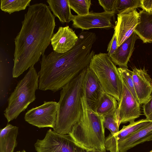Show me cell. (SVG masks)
I'll return each instance as SVG.
<instances>
[{
	"mask_svg": "<svg viewBox=\"0 0 152 152\" xmlns=\"http://www.w3.org/2000/svg\"><path fill=\"white\" fill-rule=\"evenodd\" d=\"M22 24L14 40L13 78L39 61L50 43L56 26L49 7L42 3L29 5Z\"/></svg>",
	"mask_w": 152,
	"mask_h": 152,
	"instance_id": "cell-1",
	"label": "cell"
},
{
	"mask_svg": "<svg viewBox=\"0 0 152 152\" xmlns=\"http://www.w3.org/2000/svg\"><path fill=\"white\" fill-rule=\"evenodd\" d=\"M152 140V121L118 142L112 152H127L136 145Z\"/></svg>",
	"mask_w": 152,
	"mask_h": 152,
	"instance_id": "cell-15",
	"label": "cell"
},
{
	"mask_svg": "<svg viewBox=\"0 0 152 152\" xmlns=\"http://www.w3.org/2000/svg\"><path fill=\"white\" fill-rule=\"evenodd\" d=\"M137 9H129L117 14V47H119L134 32L140 23Z\"/></svg>",
	"mask_w": 152,
	"mask_h": 152,
	"instance_id": "cell-12",
	"label": "cell"
},
{
	"mask_svg": "<svg viewBox=\"0 0 152 152\" xmlns=\"http://www.w3.org/2000/svg\"><path fill=\"white\" fill-rule=\"evenodd\" d=\"M78 39V36L69 26H60L54 34L50 43L53 51L58 53H64L72 49Z\"/></svg>",
	"mask_w": 152,
	"mask_h": 152,
	"instance_id": "cell-14",
	"label": "cell"
},
{
	"mask_svg": "<svg viewBox=\"0 0 152 152\" xmlns=\"http://www.w3.org/2000/svg\"><path fill=\"white\" fill-rule=\"evenodd\" d=\"M141 0H117L115 13L118 14L129 9L141 8Z\"/></svg>",
	"mask_w": 152,
	"mask_h": 152,
	"instance_id": "cell-25",
	"label": "cell"
},
{
	"mask_svg": "<svg viewBox=\"0 0 152 152\" xmlns=\"http://www.w3.org/2000/svg\"><path fill=\"white\" fill-rule=\"evenodd\" d=\"M151 122L146 118L131 123L127 126L124 125L122 129L114 135L110 134L105 138V145L106 151L112 152L119 142L132 134L150 124Z\"/></svg>",
	"mask_w": 152,
	"mask_h": 152,
	"instance_id": "cell-16",
	"label": "cell"
},
{
	"mask_svg": "<svg viewBox=\"0 0 152 152\" xmlns=\"http://www.w3.org/2000/svg\"><path fill=\"white\" fill-rule=\"evenodd\" d=\"M149 152H152V150L151 151H149Z\"/></svg>",
	"mask_w": 152,
	"mask_h": 152,
	"instance_id": "cell-32",
	"label": "cell"
},
{
	"mask_svg": "<svg viewBox=\"0 0 152 152\" xmlns=\"http://www.w3.org/2000/svg\"><path fill=\"white\" fill-rule=\"evenodd\" d=\"M144 114L146 119L152 121V95L143 106Z\"/></svg>",
	"mask_w": 152,
	"mask_h": 152,
	"instance_id": "cell-29",
	"label": "cell"
},
{
	"mask_svg": "<svg viewBox=\"0 0 152 152\" xmlns=\"http://www.w3.org/2000/svg\"><path fill=\"white\" fill-rule=\"evenodd\" d=\"M152 13V12H151Z\"/></svg>",
	"mask_w": 152,
	"mask_h": 152,
	"instance_id": "cell-33",
	"label": "cell"
},
{
	"mask_svg": "<svg viewBox=\"0 0 152 152\" xmlns=\"http://www.w3.org/2000/svg\"><path fill=\"white\" fill-rule=\"evenodd\" d=\"M133 80L137 100L140 104L149 99L152 93V79L144 67L133 69Z\"/></svg>",
	"mask_w": 152,
	"mask_h": 152,
	"instance_id": "cell-13",
	"label": "cell"
},
{
	"mask_svg": "<svg viewBox=\"0 0 152 152\" xmlns=\"http://www.w3.org/2000/svg\"><path fill=\"white\" fill-rule=\"evenodd\" d=\"M105 128L109 130L111 135L118 132L120 124L118 115L117 109L112 113L103 116Z\"/></svg>",
	"mask_w": 152,
	"mask_h": 152,
	"instance_id": "cell-23",
	"label": "cell"
},
{
	"mask_svg": "<svg viewBox=\"0 0 152 152\" xmlns=\"http://www.w3.org/2000/svg\"><path fill=\"white\" fill-rule=\"evenodd\" d=\"M118 69L123 81L133 95L137 99L133 80L132 71L127 68L119 67L118 68Z\"/></svg>",
	"mask_w": 152,
	"mask_h": 152,
	"instance_id": "cell-26",
	"label": "cell"
},
{
	"mask_svg": "<svg viewBox=\"0 0 152 152\" xmlns=\"http://www.w3.org/2000/svg\"><path fill=\"white\" fill-rule=\"evenodd\" d=\"M18 127L8 124L0 130V152H13L17 145Z\"/></svg>",
	"mask_w": 152,
	"mask_h": 152,
	"instance_id": "cell-18",
	"label": "cell"
},
{
	"mask_svg": "<svg viewBox=\"0 0 152 152\" xmlns=\"http://www.w3.org/2000/svg\"><path fill=\"white\" fill-rule=\"evenodd\" d=\"M118 107V102L115 98L105 92L95 112L99 115L103 116L115 111Z\"/></svg>",
	"mask_w": 152,
	"mask_h": 152,
	"instance_id": "cell-21",
	"label": "cell"
},
{
	"mask_svg": "<svg viewBox=\"0 0 152 152\" xmlns=\"http://www.w3.org/2000/svg\"><path fill=\"white\" fill-rule=\"evenodd\" d=\"M105 92L98 77L88 66L86 69L82 83V96L94 111Z\"/></svg>",
	"mask_w": 152,
	"mask_h": 152,
	"instance_id": "cell-10",
	"label": "cell"
},
{
	"mask_svg": "<svg viewBox=\"0 0 152 152\" xmlns=\"http://www.w3.org/2000/svg\"><path fill=\"white\" fill-rule=\"evenodd\" d=\"M86 69L64 86L60 91L57 120L53 128L58 133L69 134L73 126L83 115L82 85Z\"/></svg>",
	"mask_w": 152,
	"mask_h": 152,
	"instance_id": "cell-3",
	"label": "cell"
},
{
	"mask_svg": "<svg viewBox=\"0 0 152 152\" xmlns=\"http://www.w3.org/2000/svg\"><path fill=\"white\" fill-rule=\"evenodd\" d=\"M71 9L77 15L83 16L88 14L91 4L90 0H69Z\"/></svg>",
	"mask_w": 152,
	"mask_h": 152,
	"instance_id": "cell-24",
	"label": "cell"
},
{
	"mask_svg": "<svg viewBox=\"0 0 152 152\" xmlns=\"http://www.w3.org/2000/svg\"><path fill=\"white\" fill-rule=\"evenodd\" d=\"M115 12H89L83 16L74 15L72 27L76 29L89 30L92 28L109 29L114 27L112 18Z\"/></svg>",
	"mask_w": 152,
	"mask_h": 152,
	"instance_id": "cell-9",
	"label": "cell"
},
{
	"mask_svg": "<svg viewBox=\"0 0 152 152\" xmlns=\"http://www.w3.org/2000/svg\"><path fill=\"white\" fill-rule=\"evenodd\" d=\"M16 152H26V151L25 150H23L22 151H17Z\"/></svg>",
	"mask_w": 152,
	"mask_h": 152,
	"instance_id": "cell-31",
	"label": "cell"
},
{
	"mask_svg": "<svg viewBox=\"0 0 152 152\" xmlns=\"http://www.w3.org/2000/svg\"><path fill=\"white\" fill-rule=\"evenodd\" d=\"M123 92L117 108L120 125L128 122L131 123L134 121L135 119L138 118L142 115L140 104L123 80Z\"/></svg>",
	"mask_w": 152,
	"mask_h": 152,
	"instance_id": "cell-11",
	"label": "cell"
},
{
	"mask_svg": "<svg viewBox=\"0 0 152 152\" xmlns=\"http://www.w3.org/2000/svg\"><path fill=\"white\" fill-rule=\"evenodd\" d=\"M83 114L69 134L79 145L90 151H106L103 117L98 115L81 98Z\"/></svg>",
	"mask_w": 152,
	"mask_h": 152,
	"instance_id": "cell-4",
	"label": "cell"
},
{
	"mask_svg": "<svg viewBox=\"0 0 152 152\" xmlns=\"http://www.w3.org/2000/svg\"><path fill=\"white\" fill-rule=\"evenodd\" d=\"M78 36L76 44L68 51L58 53L53 51L42 56L38 73L39 89L57 91L89 66L95 55L92 48L96 40V35L83 31Z\"/></svg>",
	"mask_w": 152,
	"mask_h": 152,
	"instance_id": "cell-2",
	"label": "cell"
},
{
	"mask_svg": "<svg viewBox=\"0 0 152 152\" xmlns=\"http://www.w3.org/2000/svg\"><path fill=\"white\" fill-rule=\"evenodd\" d=\"M141 8L148 12H152V0H141Z\"/></svg>",
	"mask_w": 152,
	"mask_h": 152,
	"instance_id": "cell-30",
	"label": "cell"
},
{
	"mask_svg": "<svg viewBox=\"0 0 152 152\" xmlns=\"http://www.w3.org/2000/svg\"><path fill=\"white\" fill-rule=\"evenodd\" d=\"M139 38L134 32L119 47L110 58L115 65L120 67L127 68L130 58L134 51L136 40Z\"/></svg>",
	"mask_w": 152,
	"mask_h": 152,
	"instance_id": "cell-17",
	"label": "cell"
},
{
	"mask_svg": "<svg viewBox=\"0 0 152 152\" xmlns=\"http://www.w3.org/2000/svg\"><path fill=\"white\" fill-rule=\"evenodd\" d=\"M140 23L134 32L144 43H152V13L139 11Z\"/></svg>",
	"mask_w": 152,
	"mask_h": 152,
	"instance_id": "cell-19",
	"label": "cell"
},
{
	"mask_svg": "<svg viewBox=\"0 0 152 152\" xmlns=\"http://www.w3.org/2000/svg\"><path fill=\"white\" fill-rule=\"evenodd\" d=\"M89 67L98 77L104 91L115 97L119 103L123 92V81L118 68L107 53L94 55Z\"/></svg>",
	"mask_w": 152,
	"mask_h": 152,
	"instance_id": "cell-6",
	"label": "cell"
},
{
	"mask_svg": "<svg viewBox=\"0 0 152 152\" xmlns=\"http://www.w3.org/2000/svg\"><path fill=\"white\" fill-rule=\"evenodd\" d=\"M118 29L117 26H115L114 28V31L113 35L108 45L107 48V54L110 56L115 53L118 48Z\"/></svg>",
	"mask_w": 152,
	"mask_h": 152,
	"instance_id": "cell-27",
	"label": "cell"
},
{
	"mask_svg": "<svg viewBox=\"0 0 152 152\" xmlns=\"http://www.w3.org/2000/svg\"><path fill=\"white\" fill-rule=\"evenodd\" d=\"M37 152H99L86 149L76 143L69 134L48 130L45 137L34 144Z\"/></svg>",
	"mask_w": 152,
	"mask_h": 152,
	"instance_id": "cell-7",
	"label": "cell"
},
{
	"mask_svg": "<svg viewBox=\"0 0 152 152\" xmlns=\"http://www.w3.org/2000/svg\"><path fill=\"white\" fill-rule=\"evenodd\" d=\"M49 8L53 15L62 23L72 21L74 15L71 12L69 0H48Z\"/></svg>",
	"mask_w": 152,
	"mask_h": 152,
	"instance_id": "cell-20",
	"label": "cell"
},
{
	"mask_svg": "<svg viewBox=\"0 0 152 152\" xmlns=\"http://www.w3.org/2000/svg\"><path fill=\"white\" fill-rule=\"evenodd\" d=\"M58 103L44 101L42 105L28 110L24 116L25 121L39 128H54L58 112Z\"/></svg>",
	"mask_w": 152,
	"mask_h": 152,
	"instance_id": "cell-8",
	"label": "cell"
},
{
	"mask_svg": "<svg viewBox=\"0 0 152 152\" xmlns=\"http://www.w3.org/2000/svg\"><path fill=\"white\" fill-rule=\"evenodd\" d=\"M39 81V75L34 66L31 67L8 99V106L4 113L8 123L16 119L35 101Z\"/></svg>",
	"mask_w": 152,
	"mask_h": 152,
	"instance_id": "cell-5",
	"label": "cell"
},
{
	"mask_svg": "<svg viewBox=\"0 0 152 152\" xmlns=\"http://www.w3.org/2000/svg\"><path fill=\"white\" fill-rule=\"evenodd\" d=\"M117 0H99L100 5L106 12H115Z\"/></svg>",
	"mask_w": 152,
	"mask_h": 152,
	"instance_id": "cell-28",
	"label": "cell"
},
{
	"mask_svg": "<svg viewBox=\"0 0 152 152\" xmlns=\"http://www.w3.org/2000/svg\"><path fill=\"white\" fill-rule=\"evenodd\" d=\"M31 0H1V10L10 14L25 10L29 6Z\"/></svg>",
	"mask_w": 152,
	"mask_h": 152,
	"instance_id": "cell-22",
	"label": "cell"
}]
</instances>
